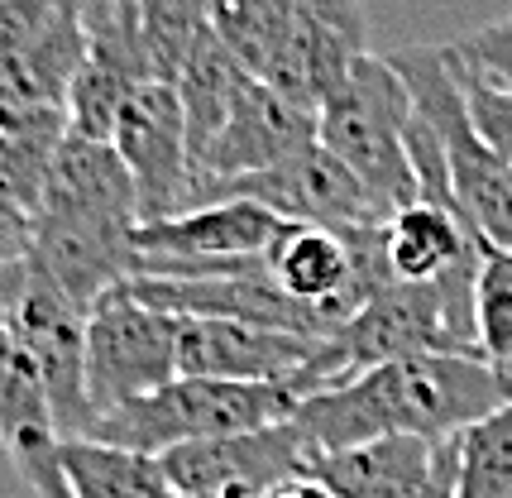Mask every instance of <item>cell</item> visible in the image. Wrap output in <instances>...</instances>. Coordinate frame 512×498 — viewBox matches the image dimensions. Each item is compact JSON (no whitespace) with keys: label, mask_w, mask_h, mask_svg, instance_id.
I'll use <instances>...</instances> for the list:
<instances>
[{"label":"cell","mask_w":512,"mask_h":498,"mask_svg":"<svg viewBox=\"0 0 512 498\" xmlns=\"http://www.w3.org/2000/svg\"><path fill=\"white\" fill-rule=\"evenodd\" d=\"M484 254V240L474 235L465 216L441 206H407L383 230V259L393 283H441L450 273L474 269Z\"/></svg>","instance_id":"obj_17"},{"label":"cell","mask_w":512,"mask_h":498,"mask_svg":"<svg viewBox=\"0 0 512 498\" xmlns=\"http://www.w3.org/2000/svg\"><path fill=\"white\" fill-rule=\"evenodd\" d=\"M87 63V34L77 0H67L58 20L39 39H29L20 53L0 58V106H53L67 111V91Z\"/></svg>","instance_id":"obj_18"},{"label":"cell","mask_w":512,"mask_h":498,"mask_svg":"<svg viewBox=\"0 0 512 498\" xmlns=\"http://www.w3.org/2000/svg\"><path fill=\"white\" fill-rule=\"evenodd\" d=\"M460 489V436L446 441L441 451H436V470H431V484H426L417 498H455Z\"/></svg>","instance_id":"obj_30"},{"label":"cell","mask_w":512,"mask_h":498,"mask_svg":"<svg viewBox=\"0 0 512 498\" xmlns=\"http://www.w3.org/2000/svg\"><path fill=\"white\" fill-rule=\"evenodd\" d=\"M0 446L10 455V465L34 489V498H72L63 465V436L53 422L44 374L5 321H0Z\"/></svg>","instance_id":"obj_11"},{"label":"cell","mask_w":512,"mask_h":498,"mask_svg":"<svg viewBox=\"0 0 512 498\" xmlns=\"http://www.w3.org/2000/svg\"><path fill=\"white\" fill-rule=\"evenodd\" d=\"M67 0H0V58L20 53L29 39H39L58 20Z\"/></svg>","instance_id":"obj_28"},{"label":"cell","mask_w":512,"mask_h":498,"mask_svg":"<svg viewBox=\"0 0 512 498\" xmlns=\"http://www.w3.org/2000/svg\"><path fill=\"white\" fill-rule=\"evenodd\" d=\"M63 465L72 498H178L154 455L115 451L101 441H67Z\"/></svg>","instance_id":"obj_21"},{"label":"cell","mask_w":512,"mask_h":498,"mask_svg":"<svg viewBox=\"0 0 512 498\" xmlns=\"http://www.w3.org/2000/svg\"><path fill=\"white\" fill-rule=\"evenodd\" d=\"M407 125H412L407 82L379 53H364L350 68V77L335 87L331 101L321 106V115H316L321 144L393 216L422 202V187H417V173H412V154H407Z\"/></svg>","instance_id":"obj_3"},{"label":"cell","mask_w":512,"mask_h":498,"mask_svg":"<svg viewBox=\"0 0 512 498\" xmlns=\"http://www.w3.org/2000/svg\"><path fill=\"white\" fill-rule=\"evenodd\" d=\"M297 0H211V34L221 39L235 63L264 82L288 44Z\"/></svg>","instance_id":"obj_22"},{"label":"cell","mask_w":512,"mask_h":498,"mask_svg":"<svg viewBox=\"0 0 512 498\" xmlns=\"http://www.w3.org/2000/svg\"><path fill=\"white\" fill-rule=\"evenodd\" d=\"M264 498H335L321 479H312V475H302V479H288V484H278L273 494H264Z\"/></svg>","instance_id":"obj_31"},{"label":"cell","mask_w":512,"mask_h":498,"mask_svg":"<svg viewBox=\"0 0 512 498\" xmlns=\"http://www.w3.org/2000/svg\"><path fill=\"white\" fill-rule=\"evenodd\" d=\"M158 82H178L187 58L211 39V0H139Z\"/></svg>","instance_id":"obj_24"},{"label":"cell","mask_w":512,"mask_h":498,"mask_svg":"<svg viewBox=\"0 0 512 498\" xmlns=\"http://www.w3.org/2000/svg\"><path fill=\"white\" fill-rule=\"evenodd\" d=\"M297 393L283 384H221V379H173V384L106 412L87 441L134 455H168L187 441L240 436V431L278 427L297 412Z\"/></svg>","instance_id":"obj_4"},{"label":"cell","mask_w":512,"mask_h":498,"mask_svg":"<svg viewBox=\"0 0 512 498\" xmlns=\"http://www.w3.org/2000/svg\"><path fill=\"white\" fill-rule=\"evenodd\" d=\"M450 48H455V58L469 72H479V77H489L493 87L512 91V15L484 24V29H469Z\"/></svg>","instance_id":"obj_27"},{"label":"cell","mask_w":512,"mask_h":498,"mask_svg":"<svg viewBox=\"0 0 512 498\" xmlns=\"http://www.w3.org/2000/svg\"><path fill=\"white\" fill-rule=\"evenodd\" d=\"M512 398V384L484 355H412L359 374L355 384L302 398L292 422L321 455L374 436H422L446 446Z\"/></svg>","instance_id":"obj_1"},{"label":"cell","mask_w":512,"mask_h":498,"mask_svg":"<svg viewBox=\"0 0 512 498\" xmlns=\"http://www.w3.org/2000/svg\"><path fill=\"white\" fill-rule=\"evenodd\" d=\"M321 340L264 331L245 321L178 317V379H221V384H283L297 388Z\"/></svg>","instance_id":"obj_12"},{"label":"cell","mask_w":512,"mask_h":498,"mask_svg":"<svg viewBox=\"0 0 512 498\" xmlns=\"http://www.w3.org/2000/svg\"><path fill=\"white\" fill-rule=\"evenodd\" d=\"M436 451L422 436H374L350 451L321 455L312 479H321L335 498H417L431 484Z\"/></svg>","instance_id":"obj_16"},{"label":"cell","mask_w":512,"mask_h":498,"mask_svg":"<svg viewBox=\"0 0 512 498\" xmlns=\"http://www.w3.org/2000/svg\"><path fill=\"white\" fill-rule=\"evenodd\" d=\"M388 63L407 82L412 111L441 139L450 182H455V202L474 226V235L489 249H512V168L503 159H493L484 139L474 135L465 91H460V63H455L450 44H407L398 53H388Z\"/></svg>","instance_id":"obj_2"},{"label":"cell","mask_w":512,"mask_h":498,"mask_svg":"<svg viewBox=\"0 0 512 498\" xmlns=\"http://www.w3.org/2000/svg\"><path fill=\"white\" fill-rule=\"evenodd\" d=\"M77 15H82L91 68L111 72V77H125L130 87L158 82L139 0H77Z\"/></svg>","instance_id":"obj_20"},{"label":"cell","mask_w":512,"mask_h":498,"mask_svg":"<svg viewBox=\"0 0 512 498\" xmlns=\"http://www.w3.org/2000/svg\"><path fill=\"white\" fill-rule=\"evenodd\" d=\"M321 130L316 115L297 111L292 101H283L278 91H268L259 77L245 87V96L235 101L230 120L221 125V135L211 139V149L197 163V192L206 182H230L249 178V173H268L278 163H288L292 154L312 149Z\"/></svg>","instance_id":"obj_14"},{"label":"cell","mask_w":512,"mask_h":498,"mask_svg":"<svg viewBox=\"0 0 512 498\" xmlns=\"http://www.w3.org/2000/svg\"><path fill=\"white\" fill-rule=\"evenodd\" d=\"M115 149L139 187V226L197 211V168L187 144V111L173 82H144L125 101Z\"/></svg>","instance_id":"obj_8"},{"label":"cell","mask_w":512,"mask_h":498,"mask_svg":"<svg viewBox=\"0 0 512 498\" xmlns=\"http://www.w3.org/2000/svg\"><path fill=\"white\" fill-rule=\"evenodd\" d=\"M39 211L139 230V187H134V173L125 168L115 144L67 135L58 159H53Z\"/></svg>","instance_id":"obj_15"},{"label":"cell","mask_w":512,"mask_h":498,"mask_svg":"<svg viewBox=\"0 0 512 498\" xmlns=\"http://www.w3.org/2000/svg\"><path fill=\"white\" fill-rule=\"evenodd\" d=\"M455 498H512V398L460 436Z\"/></svg>","instance_id":"obj_23"},{"label":"cell","mask_w":512,"mask_h":498,"mask_svg":"<svg viewBox=\"0 0 512 498\" xmlns=\"http://www.w3.org/2000/svg\"><path fill=\"white\" fill-rule=\"evenodd\" d=\"M474 331H479V355L512 384V249L484 245L474 283Z\"/></svg>","instance_id":"obj_25"},{"label":"cell","mask_w":512,"mask_h":498,"mask_svg":"<svg viewBox=\"0 0 512 498\" xmlns=\"http://www.w3.org/2000/svg\"><path fill=\"white\" fill-rule=\"evenodd\" d=\"M283 221L254 202L197 206L134 230V278H230L264 269Z\"/></svg>","instance_id":"obj_7"},{"label":"cell","mask_w":512,"mask_h":498,"mask_svg":"<svg viewBox=\"0 0 512 498\" xmlns=\"http://www.w3.org/2000/svg\"><path fill=\"white\" fill-rule=\"evenodd\" d=\"M29 240H34V211L0 178V264L24 259V254H29Z\"/></svg>","instance_id":"obj_29"},{"label":"cell","mask_w":512,"mask_h":498,"mask_svg":"<svg viewBox=\"0 0 512 498\" xmlns=\"http://www.w3.org/2000/svg\"><path fill=\"white\" fill-rule=\"evenodd\" d=\"M67 135H72L67 130V111H53V106H0V178L34 216H39L48 173H53V159H58Z\"/></svg>","instance_id":"obj_19"},{"label":"cell","mask_w":512,"mask_h":498,"mask_svg":"<svg viewBox=\"0 0 512 498\" xmlns=\"http://www.w3.org/2000/svg\"><path fill=\"white\" fill-rule=\"evenodd\" d=\"M158 465L178 498H264L288 479L312 475L316 451L288 417L264 431L187 441L178 451L158 455Z\"/></svg>","instance_id":"obj_9"},{"label":"cell","mask_w":512,"mask_h":498,"mask_svg":"<svg viewBox=\"0 0 512 498\" xmlns=\"http://www.w3.org/2000/svg\"><path fill=\"white\" fill-rule=\"evenodd\" d=\"M364 39H369V24H364L359 0H297L288 44L264 77V87L292 101L297 111L321 115L335 87L369 53Z\"/></svg>","instance_id":"obj_10"},{"label":"cell","mask_w":512,"mask_h":498,"mask_svg":"<svg viewBox=\"0 0 512 498\" xmlns=\"http://www.w3.org/2000/svg\"><path fill=\"white\" fill-rule=\"evenodd\" d=\"M450 53H455V48H450ZM455 63H460V58H455ZM460 91H465L474 135L484 139V149H489L493 159H503L512 168V91L493 87L489 77L469 72L465 63H460Z\"/></svg>","instance_id":"obj_26"},{"label":"cell","mask_w":512,"mask_h":498,"mask_svg":"<svg viewBox=\"0 0 512 498\" xmlns=\"http://www.w3.org/2000/svg\"><path fill=\"white\" fill-rule=\"evenodd\" d=\"M216 202H254V206H264V211H273L278 221L340 230V235L383 230L393 221V211H388L345 163L335 159L321 139H316L312 149L292 154L288 163L268 168V173L206 182L197 192V206H216Z\"/></svg>","instance_id":"obj_5"},{"label":"cell","mask_w":512,"mask_h":498,"mask_svg":"<svg viewBox=\"0 0 512 498\" xmlns=\"http://www.w3.org/2000/svg\"><path fill=\"white\" fill-rule=\"evenodd\" d=\"M178 379V317L125 288L101 297L87 317V393L96 422L106 412L154 398Z\"/></svg>","instance_id":"obj_6"},{"label":"cell","mask_w":512,"mask_h":498,"mask_svg":"<svg viewBox=\"0 0 512 498\" xmlns=\"http://www.w3.org/2000/svg\"><path fill=\"white\" fill-rule=\"evenodd\" d=\"M29 264L48 273L82 312L115 288H125L134 278V230L106 226V221H82V216H34V240H29Z\"/></svg>","instance_id":"obj_13"}]
</instances>
